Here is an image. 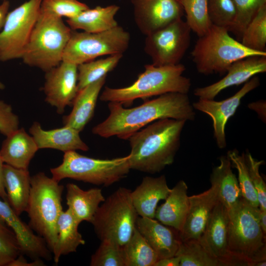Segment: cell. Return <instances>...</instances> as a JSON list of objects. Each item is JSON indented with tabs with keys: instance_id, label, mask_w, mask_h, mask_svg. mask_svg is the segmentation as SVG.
Here are the masks:
<instances>
[{
	"instance_id": "obj_15",
	"label": "cell",
	"mask_w": 266,
	"mask_h": 266,
	"mask_svg": "<svg viewBox=\"0 0 266 266\" xmlns=\"http://www.w3.org/2000/svg\"><path fill=\"white\" fill-rule=\"evenodd\" d=\"M135 23L147 35L182 18L184 12L180 0H131Z\"/></svg>"
},
{
	"instance_id": "obj_4",
	"label": "cell",
	"mask_w": 266,
	"mask_h": 266,
	"mask_svg": "<svg viewBox=\"0 0 266 266\" xmlns=\"http://www.w3.org/2000/svg\"><path fill=\"white\" fill-rule=\"evenodd\" d=\"M259 208L241 197L228 211L229 249L239 266H255L258 262L266 260V234L259 223Z\"/></svg>"
},
{
	"instance_id": "obj_38",
	"label": "cell",
	"mask_w": 266,
	"mask_h": 266,
	"mask_svg": "<svg viewBox=\"0 0 266 266\" xmlns=\"http://www.w3.org/2000/svg\"><path fill=\"white\" fill-rule=\"evenodd\" d=\"M90 266H125L123 246L111 241H101L91 257Z\"/></svg>"
},
{
	"instance_id": "obj_41",
	"label": "cell",
	"mask_w": 266,
	"mask_h": 266,
	"mask_svg": "<svg viewBox=\"0 0 266 266\" xmlns=\"http://www.w3.org/2000/svg\"><path fill=\"white\" fill-rule=\"evenodd\" d=\"M20 254L21 249L14 233L0 218V266H9Z\"/></svg>"
},
{
	"instance_id": "obj_8",
	"label": "cell",
	"mask_w": 266,
	"mask_h": 266,
	"mask_svg": "<svg viewBox=\"0 0 266 266\" xmlns=\"http://www.w3.org/2000/svg\"><path fill=\"white\" fill-rule=\"evenodd\" d=\"M130 170L129 155L100 159L70 151L64 153L62 164L51 168L50 171L52 177L59 182L70 178L107 187L126 177Z\"/></svg>"
},
{
	"instance_id": "obj_6",
	"label": "cell",
	"mask_w": 266,
	"mask_h": 266,
	"mask_svg": "<svg viewBox=\"0 0 266 266\" xmlns=\"http://www.w3.org/2000/svg\"><path fill=\"white\" fill-rule=\"evenodd\" d=\"M72 31L62 18L40 11L21 59L30 66L48 71L63 61Z\"/></svg>"
},
{
	"instance_id": "obj_2",
	"label": "cell",
	"mask_w": 266,
	"mask_h": 266,
	"mask_svg": "<svg viewBox=\"0 0 266 266\" xmlns=\"http://www.w3.org/2000/svg\"><path fill=\"white\" fill-rule=\"evenodd\" d=\"M186 121L166 118L158 120L128 139L131 169L155 174L171 165L180 144Z\"/></svg>"
},
{
	"instance_id": "obj_19",
	"label": "cell",
	"mask_w": 266,
	"mask_h": 266,
	"mask_svg": "<svg viewBox=\"0 0 266 266\" xmlns=\"http://www.w3.org/2000/svg\"><path fill=\"white\" fill-rule=\"evenodd\" d=\"M189 200L188 213L181 230L178 232L181 241L200 238L218 200L217 189L211 185L207 190L189 197Z\"/></svg>"
},
{
	"instance_id": "obj_35",
	"label": "cell",
	"mask_w": 266,
	"mask_h": 266,
	"mask_svg": "<svg viewBox=\"0 0 266 266\" xmlns=\"http://www.w3.org/2000/svg\"><path fill=\"white\" fill-rule=\"evenodd\" d=\"M241 43L259 52H266V4L263 5L244 31Z\"/></svg>"
},
{
	"instance_id": "obj_31",
	"label": "cell",
	"mask_w": 266,
	"mask_h": 266,
	"mask_svg": "<svg viewBox=\"0 0 266 266\" xmlns=\"http://www.w3.org/2000/svg\"><path fill=\"white\" fill-rule=\"evenodd\" d=\"M123 250L125 266H154L159 259L136 228Z\"/></svg>"
},
{
	"instance_id": "obj_32",
	"label": "cell",
	"mask_w": 266,
	"mask_h": 266,
	"mask_svg": "<svg viewBox=\"0 0 266 266\" xmlns=\"http://www.w3.org/2000/svg\"><path fill=\"white\" fill-rule=\"evenodd\" d=\"M123 54H117L77 65L78 91L86 86L107 76L118 65Z\"/></svg>"
},
{
	"instance_id": "obj_21",
	"label": "cell",
	"mask_w": 266,
	"mask_h": 266,
	"mask_svg": "<svg viewBox=\"0 0 266 266\" xmlns=\"http://www.w3.org/2000/svg\"><path fill=\"white\" fill-rule=\"evenodd\" d=\"M29 132L39 149H54L64 153L78 150L86 151L89 149L81 139L80 132L69 126L44 130L38 122H34L30 127Z\"/></svg>"
},
{
	"instance_id": "obj_28",
	"label": "cell",
	"mask_w": 266,
	"mask_h": 266,
	"mask_svg": "<svg viewBox=\"0 0 266 266\" xmlns=\"http://www.w3.org/2000/svg\"><path fill=\"white\" fill-rule=\"evenodd\" d=\"M219 160V165L212 169L210 182L217 189L218 201L229 211L238 203L241 198V192L228 156H222Z\"/></svg>"
},
{
	"instance_id": "obj_26",
	"label": "cell",
	"mask_w": 266,
	"mask_h": 266,
	"mask_svg": "<svg viewBox=\"0 0 266 266\" xmlns=\"http://www.w3.org/2000/svg\"><path fill=\"white\" fill-rule=\"evenodd\" d=\"M2 178L7 201L14 212L20 215L26 211L29 199L31 186L29 171L4 164Z\"/></svg>"
},
{
	"instance_id": "obj_46",
	"label": "cell",
	"mask_w": 266,
	"mask_h": 266,
	"mask_svg": "<svg viewBox=\"0 0 266 266\" xmlns=\"http://www.w3.org/2000/svg\"><path fill=\"white\" fill-rule=\"evenodd\" d=\"M179 258L174 256L159 259L154 266H179Z\"/></svg>"
},
{
	"instance_id": "obj_16",
	"label": "cell",
	"mask_w": 266,
	"mask_h": 266,
	"mask_svg": "<svg viewBox=\"0 0 266 266\" xmlns=\"http://www.w3.org/2000/svg\"><path fill=\"white\" fill-rule=\"evenodd\" d=\"M229 217L226 208L218 200L199 239L203 247L224 266H239L229 251Z\"/></svg>"
},
{
	"instance_id": "obj_27",
	"label": "cell",
	"mask_w": 266,
	"mask_h": 266,
	"mask_svg": "<svg viewBox=\"0 0 266 266\" xmlns=\"http://www.w3.org/2000/svg\"><path fill=\"white\" fill-rule=\"evenodd\" d=\"M66 188L67 209L80 223H91L100 203L105 199L101 189L93 188L84 190L74 183H68Z\"/></svg>"
},
{
	"instance_id": "obj_25",
	"label": "cell",
	"mask_w": 266,
	"mask_h": 266,
	"mask_svg": "<svg viewBox=\"0 0 266 266\" xmlns=\"http://www.w3.org/2000/svg\"><path fill=\"white\" fill-rule=\"evenodd\" d=\"M187 190L186 182L179 181L171 189L165 202L157 207L155 218L163 224L180 231L189 207Z\"/></svg>"
},
{
	"instance_id": "obj_42",
	"label": "cell",
	"mask_w": 266,
	"mask_h": 266,
	"mask_svg": "<svg viewBox=\"0 0 266 266\" xmlns=\"http://www.w3.org/2000/svg\"><path fill=\"white\" fill-rule=\"evenodd\" d=\"M244 156L251 181L257 194L259 208L266 211V185L259 171L264 161L256 160L248 151Z\"/></svg>"
},
{
	"instance_id": "obj_36",
	"label": "cell",
	"mask_w": 266,
	"mask_h": 266,
	"mask_svg": "<svg viewBox=\"0 0 266 266\" xmlns=\"http://www.w3.org/2000/svg\"><path fill=\"white\" fill-rule=\"evenodd\" d=\"M227 156L232 166L237 170L241 197L251 206L259 207L257 194L250 178L244 153L240 155L236 150H232L228 151Z\"/></svg>"
},
{
	"instance_id": "obj_5",
	"label": "cell",
	"mask_w": 266,
	"mask_h": 266,
	"mask_svg": "<svg viewBox=\"0 0 266 266\" xmlns=\"http://www.w3.org/2000/svg\"><path fill=\"white\" fill-rule=\"evenodd\" d=\"M44 172L31 177V190L26 212L29 226L43 237L52 253L57 238V223L63 211L64 186Z\"/></svg>"
},
{
	"instance_id": "obj_33",
	"label": "cell",
	"mask_w": 266,
	"mask_h": 266,
	"mask_svg": "<svg viewBox=\"0 0 266 266\" xmlns=\"http://www.w3.org/2000/svg\"><path fill=\"white\" fill-rule=\"evenodd\" d=\"M175 256L180 259L179 266H224L203 247L199 239L180 241Z\"/></svg>"
},
{
	"instance_id": "obj_11",
	"label": "cell",
	"mask_w": 266,
	"mask_h": 266,
	"mask_svg": "<svg viewBox=\"0 0 266 266\" xmlns=\"http://www.w3.org/2000/svg\"><path fill=\"white\" fill-rule=\"evenodd\" d=\"M42 0H28L8 12L0 32V61L21 59L40 14Z\"/></svg>"
},
{
	"instance_id": "obj_29",
	"label": "cell",
	"mask_w": 266,
	"mask_h": 266,
	"mask_svg": "<svg viewBox=\"0 0 266 266\" xmlns=\"http://www.w3.org/2000/svg\"><path fill=\"white\" fill-rule=\"evenodd\" d=\"M119 6L111 5L106 7L98 6L88 8L76 16L67 19V25L72 30H81L88 33H99L113 28L118 25L115 16Z\"/></svg>"
},
{
	"instance_id": "obj_3",
	"label": "cell",
	"mask_w": 266,
	"mask_h": 266,
	"mask_svg": "<svg viewBox=\"0 0 266 266\" xmlns=\"http://www.w3.org/2000/svg\"><path fill=\"white\" fill-rule=\"evenodd\" d=\"M144 71L131 85L120 88L105 87L100 97L104 102H118L130 105L138 99H147L168 93L187 94L190 91L191 82L183 75L186 70L180 63L166 66L152 64L144 66Z\"/></svg>"
},
{
	"instance_id": "obj_30",
	"label": "cell",
	"mask_w": 266,
	"mask_h": 266,
	"mask_svg": "<svg viewBox=\"0 0 266 266\" xmlns=\"http://www.w3.org/2000/svg\"><path fill=\"white\" fill-rule=\"evenodd\" d=\"M80 222L68 209L61 212L57 223V242L53 252L54 262L57 264L62 256L75 252L85 241L78 231Z\"/></svg>"
},
{
	"instance_id": "obj_34",
	"label": "cell",
	"mask_w": 266,
	"mask_h": 266,
	"mask_svg": "<svg viewBox=\"0 0 266 266\" xmlns=\"http://www.w3.org/2000/svg\"><path fill=\"white\" fill-rule=\"evenodd\" d=\"M180 2L191 31L199 37L205 34L212 25L208 15L207 0H180Z\"/></svg>"
},
{
	"instance_id": "obj_49",
	"label": "cell",
	"mask_w": 266,
	"mask_h": 266,
	"mask_svg": "<svg viewBox=\"0 0 266 266\" xmlns=\"http://www.w3.org/2000/svg\"><path fill=\"white\" fill-rule=\"evenodd\" d=\"M258 217L260 226L265 234H266V211L258 210Z\"/></svg>"
},
{
	"instance_id": "obj_39",
	"label": "cell",
	"mask_w": 266,
	"mask_h": 266,
	"mask_svg": "<svg viewBox=\"0 0 266 266\" xmlns=\"http://www.w3.org/2000/svg\"><path fill=\"white\" fill-rule=\"evenodd\" d=\"M89 8L84 3L78 0H42L40 12L57 17L71 18Z\"/></svg>"
},
{
	"instance_id": "obj_12",
	"label": "cell",
	"mask_w": 266,
	"mask_h": 266,
	"mask_svg": "<svg viewBox=\"0 0 266 266\" xmlns=\"http://www.w3.org/2000/svg\"><path fill=\"white\" fill-rule=\"evenodd\" d=\"M191 30L182 18L147 35L144 50L157 66L178 64L190 45Z\"/></svg>"
},
{
	"instance_id": "obj_23",
	"label": "cell",
	"mask_w": 266,
	"mask_h": 266,
	"mask_svg": "<svg viewBox=\"0 0 266 266\" xmlns=\"http://www.w3.org/2000/svg\"><path fill=\"white\" fill-rule=\"evenodd\" d=\"M38 148L32 136L23 128L6 136L0 149L3 163L17 168L28 169L31 161Z\"/></svg>"
},
{
	"instance_id": "obj_18",
	"label": "cell",
	"mask_w": 266,
	"mask_h": 266,
	"mask_svg": "<svg viewBox=\"0 0 266 266\" xmlns=\"http://www.w3.org/2000/svg\"><path fill=\"white\" fill-rule=\"evenodd\" d=\"M0 218L14 233L19 243L21 254L32 260L41 259L50 261L52 252L44 239L35 234L33 229L19 217L7 200L0 198Z\"/></svg>"
},
{
	"instance_id": "obj_50",
	"label": "cell",
	"mask_w": 266,
	"mask_h": 266,
	"mask_svg": "<svg viewBox=\"0 0 266 266\" xmlns=\"http://www.w3.org/2000/svg\"><path fill=\"white\" fill-rule=\"evenodd\" d=\"M5 88L4 85L0 80V91L3 90Z\"/></svg>"
},
{
	"instance_id": "obj_13",
	"label": "cell",
	"mask_w": 266,
	"mask_h": 266,
	"mask_svg": "<svg viewBox=\"0 0 266 266\" xmlns=\"http://www.w3.org/2000/svg\"><path fill=\"white\" fill-rule=\"evenodd\" d=\"M260 84L259 77L254 76L233 96L225 100L215 101L199 98L192 104L194 109L208 115L211 118L214 136L219 148L223 149L227 145L225 128L228 120L235 113L243 97L257 88Z\"/></svg>"
},
{
	"instance_id": "obj_9",
	"label": "cell",
	"mask_w": 266,
	"mask_h": 266,
	"mask_svg": "<svg viewBox=\"0 0 266 266\" xmlns=\"http://www.w3.org/2000/svg\"><path fill=\"white\" fill-rule=\"evenodd\" d=\"M131 191L120 187L99 207L91 223L101 241L109 240L123 246L130 239L139 216L132 202Z\"/></svg>"
},
{
	"instance_id": "obj_45",
	"label": "cell",
	"mask_w": 266,
	"mask_h": 266,
	"mask_svg": "<svg viewBox=\"0 0 266 266\" xmlns=\"http://www.w3.org/2000/svg\"><path fill=\"white\" fill-rule=\"evenodd\" d=\"M248 107L254 110L263 121H266V101L260 100L253 102L248 105Z\"/></svg>"
},
{
	"instance_id": "obj_7",
	"label": "cell",
	"mask_w": 266,
	"mask_h": 266,
	"mask_svg": "<svg viewBox=\"0 0 266 266\" xmlns=\"http://www.w3.org/2000/svg\"><path fill=\"white\" fill-rule=\"evenodd\" d=\"M191 54L199 73L223 75L233 62L251 56H266V52L245 47L230 35L227 28L212 25L205 34L199 37Z\"/></svg>"
},
{
	"instance_id": "obj_40",
	"label": "cell",
	"mask_w": 266,
	"mask_h": 266,
	"mask_svg": "<svg viewBox=\"0 0 266 266\" xmlns=\"http://www.w3.org/2000/svg\"><path fill=\"white\" fill-rule=\"evenodd\" d=\"M208 15L212 25L226 28L233 26L235 16L232 0H207Z\"/></svg>"
},
{
	"instance_id": "obj_17",
	"label": "cell",
	"mask_w": 266,
	"mask_h": 266,
	"mask_svg": "<svg viewBox=\"0 0 266 266\" xmlns=\"http://www.w3.org/2000/svg\"><path fill=\"white\" fill-rule=\"evenodd\" d=\"M266 71V56L256 55L232 63L221 79L209 85L195 89L194 95L200 99L214 100L223 90L245 83L257 74Z\"/></svg>"
},
{
	"instance_id": "obj_1",
	"label": "cell",
	"mask_w": 266,
	"mask_h": 266,
	"mask_svg": "<svg viewBox=\"0 0 266 266\" xmlns=\"http://www.w3.org/2000/svg\"><path fill=\"white\" fill-rule=\"evenodd\" d=\"M109 115L92 129L104 138L128 139L133 134L158 120L170 118L193 121L195 111L187 94L168 93L135 107L126 108L118 102H109Z\"/></svg>"
},
{
	"instance_id": "obj_48",
	"label": "cell",
	"mask_w": 266,
	"mask_h": 266,
	"mask_svg": "<svg viewBox=\"0 0 266 266\" xmlns=\"http://www.w3.org/2000/svg\"><path fill=\"white\" fill-rule=\"evenodd\" d=\"M3 165L4 163L0 156V198L2 200H7V195L3 186L2 178V170Z\"/></svg>"
},
{
	"instance_id": "obj_37",
	"label": "cell",
	"mask_w": 266,
	"mask_h": 266,
	"mask_svg": "<svg viewBox=\"0 0 266 266\" xmlns=\"http://www.w3.org/2000/svg\"><path fill=\"white\" fill-rule=\"evenodd\" d=\"M234 6L235 16L234 23L229 30L241 39L246 27L259 9L266 4V0H232Z\"/></svg>"
},
{
	"instance_id": "obj_47",
	"label": "cell",
	"mask_w": 266,
	"mask_h": 266,
	"mask_svg": "<svg viewBox=\"0 0 266 266\" xmlns=\"http://www.w3.org/2000/svg\"><path fill=\"white\" fill-rule=\"evenodd\" d=\"M9 7L10 3L7 0H3L0 4V30L3 27Z\"/></svg>"
},
{
	"instance_id": "obj_43",
	"label": "cell",
	"mask_w": 266,
	"mask_h": 266,
	"mask_svg": "<svg viewBox=\"0 0 266 266\" xmlns=\"http://www.w3.org/2000/svg\"><path fill=\"white\" fill-rule=\"evenodd\" d=\"M19 119L11 106L0 100V133L6 136L19 129Z\"/></svg>"
},
{
	"instance_id": "obj_10",
	"label": "cell",
	"mask_w": 266,
	"mask_h": 266,
	"mask_svg": "<svg viewBox=\"0 0 266 266\" xmlns=\"http://www.w3.org/2000/svg\"><path fill=\"white\" fill-rule=\"evenodd\" d=\"M130 39L129 33L119 25L99 33L72 30L63 61L78 65L100 56L123 54L129 47Z\"/></svg>"
},
{
	"instance_id": "obj_22",
	"label": "cell",
	"mask_w": 266,
	"mask_h": 266,
	"mask_svg": "<svg viewBox=\"0 0 266 266\" xmlns=\"http://www.w3.org/2000/svg\"><path fill=\"white\" fill-rule=\"evenodd\" d=\"M170 191L164 175L143 177L141 183L131 193L138 215L154 219L158 202L165 200Z\"/></svg>"
},
{
	"instance_id": "obj_20",
	"label": "cell",
	"mask_w": 266,
	"mask_h": 266,
	"mask_svg": "<svg viewBox=\"0 0 266 266\" xmlns=\"http://www.w3.org/2000/svg\"><path fill=\"white\" fill-rule=\"evenodd\" d=\"M136 228L159 259L175 255L181 241L178 231L154 219L140 216Z\"/></svg>"
},
{
	"instance_id": "obj_14",
	"label": "cell",
	"mask_w": 266,
	"mask_h": 266,
	"mask_svg": "<svg viewBox=\"0 0 266 266\" xmlns=\"http://www.w3.org/2000/svg\"><path fill=\"white\" fill-rule=\"evenodd\" d=\"M45 73V101L55 107L58 114H63L66 106L72 105L78 92L77 65L62 61Z\"/></svg>"
},
{
	"instance_id": "obj_44",
	"label": "cell",
	"mask_w": 266,
	"mask_h": 266,
	"mask_svg": "<svg viewBox=\"0 0 266 266\" xmlns=\"http://www.w3.org/2000/svg\"><path fill=\"white\" fill-rule=\"evenodd\" d=\"M44 265V262L41 259L34 260L33 262L28 263L23 255L20 254L9 265V266H42Z\"/></svg>"
},
{
	"instance_id": "obj_51",
	"label": "cell",
	"mask_w": 266,
	"mask_h": 266,
	"mask_svg": "<svg viewBox=\"0 0 266 266\" xmlns=\"http://www.w3.org/2000/svg\"></svg>"
},
{
	"instance_id": "obj_24",
	"label": "cell",
	"mask_w": 266,
	"mask_h": 266,
	"mask_svg": "<svg viewBox=\"0 0 266 266\" xmlns=\"http://www.w3.org/2000/svg\"><path fill=\"white\" fill-rule=\"evenodd\" d=\"M106 76L78 91L69 114L63 118L64 126L81 132L93 117L97 100L106 82Z\"/></svg>"
}]
</instances>
